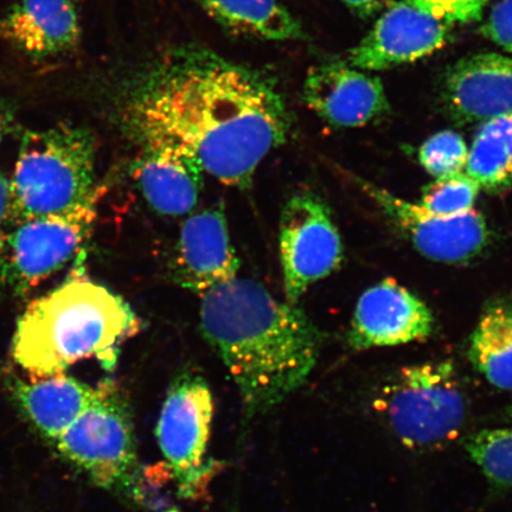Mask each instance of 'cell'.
<instances>
[{"label":"cell","instance_id":"cell-30","mask_svg":"<svg viewBox=\"0 0 512 512\" xmlns=\"http://www.w3.org/2000/svg\"><path fill=\"white\" fill-rule=\"evenodd\" d=\"M505 418H507L508 421L512 422V405H510L507 408V411H505Z\"/></svg>","mask_w":512,"mask_h":512},{"label":"cell","instance_id":"cell-23","mask_svg":"<svg viewBox=\"0 0 512 512\" xmlns=\"http://www.w3.org/2000/svg\"><path fill=\"white\" fill-rule=\"evenodd\" d=\"M480 185L470 176L459 174L438 178L422 192L419 206L441 216L469 213L475 207Z\"/></svg>","mask_w":512,"mask_h":512},{"label":"cell","instance_id":"cell-7","mask_svg":"<svg viewBox=\"0 0 512 512\" xmlns=\"http://www.w3.org/2000/svg\"><path fill=\"white\" fill-rule=\"evenodd\" d=\"M213 393L200 375H179L166 393L156 427L160 452L178 494L198 499L206 494L216 465L208 459Z\"/></svg>","mask_w":512,"mask_h":512},{"label":"cell","instance_id":"cell-2","mask_svg":"<svg viewBox=\"0 0 512 512\" xmlns=\"http://www.w3.org/2000/svg\"><path fill=\"white\" fill-rule=\"evenodd\" d=\"M201 330L249 415L271 411L309 379L322 336L296 305L238 277L202 294Z\"/></svg>","mask_w":512,"mask_h":512},{"label":"cell","instance_id":"cell-14","mask_svg":"<svg viewBox=\"0 0 512 512\" xmlns=\"http://www.w3.org/2000/svg\"><path fill=\"white\" fill-rule=\"evenodd\" d=\"M304 101L326 123L337 127L364 126L389 111L382 81L341 61L310 69L304 82Z\"/></svg>","mask_w":512,"mask_h":512},{"label":"cell","instance_id":"cell-21","mask_svg":"<svg viewBox=\"0 0 512 512\" xmlns=\"http://www.w3.org/2000/svg\"><path fill=\"white\" fill-rule=\"evenodd\" d=\"M465 170L480 188L499 190L512 184V114L484 121L469 149Z\"/></svg>","mask_w":512,"mask_h":512},{"label":"cell","instance_id":"cell-26","mask_svg":"<svg viewBox=\"0 0 512 512\" xmlns=\"http://www.w3.org/2000/svg\"><path fill=\"white\" fill-rule=\"evenodd\" d=\"M480 32L498 47L512 53V0H499Z\"/></svg>","mask_w":512,"mask_h":512},{"label":"cell","instance_id":"cell-22","mask_svg":"<svg viewBox=\"0 0 512 512\" xmlns=\"http://www.w3.org/2000/svg\"><path fill=\"white\" fill-rule=\"evenodd\" d=\"M460 444L492 488L512 489V427L471 433Z\"/></svg>","mask_w":512,"mask_h":512},{"label":"cell","instance_id":"cell-15","mask_svg":"<svg viewBox=\"0 0 512 512\" xmlns=\"http://www.w3.org/2000/svg\"><path fill=\"white\" fill-rule=\"evenodd\" d=\"M142 145L134 178L147 203L165 216H183L196 207L204 170L198 159L174 140L158 137L137 140Z\"/></svg>","mask_w":512,"mask_h":512},{"label":"cell","instance_id":"cell-3","mask_svg":"<svg viewBox=\"0 0 512 512\" xmlns=\"http://www.w3.org/2000/svg\"><path fill=\"white\" fill-rule=\"evenodd\" d=\"M139 330L140 320L123 298L76 275L24 311L12 356L31 377L66 373L88 358L112 367L121 344Z\"/></svg>","mask_w":512,"mask_h":512},{"label":"cell","instance_id":"cell-12","mask_svg":"<svg viewBox=\"0 0 512 512\" xmlns=\"http://www.w3.org/2000/svg\"><path fill=\"white\" fill-rule=\"evenodd\" d=\"M433 328L428 306L406 287L386 279L358 299L349 344L355 350L396 347L425 341Z\"/></svg>","mask_w":512,"mask_h":512},{"label":"cell","instance_id":"cell-13","mask_svg":"<svg viewBox=\"0 0 512 512\" xmlns=\"http://www.w3.org/2000/svg\"><path fill=\"white\" fill-rule=\"evenodd\" d=\"M171 265L176 283L201 296L238 277L240 261L222 207L198 211L184 221Z\"/></svg>","mask_w":512,"mask_h":512},{"label":"cell","instance_id":"cell-25","mask_svg":"<svg viewBox=\"0 0 512 512\" xmlns=\"http://www.w3.org/2000/svg\"><path fill=\"white\" fill-rule=\"evenodd\" d=\"M426 14L447 24L479 21L490 0H407Z\"/></svg>","mask_w":512,"mask_h":512},{"label":"cell","instance_id":"cell-9","mask_svg":"<svg viewBox=\"0 0 512 512\" xmlns=\"http://www.w3.org/2000/svg\"><path fill=\"white\" fill-rule=\"evenodd\" d=\"M279 251L287 303L299 299L343 259L341 235L330 210L310 192L294 195L281 214Z\"/></svg>","mask_w":512,"mask_h":512},{"label":"cell","instance_id":"cell-28","mask_svg":"<svg viewBox=\"0 0 512 512\" xmlns=\"http://www.w3.org/2000/svg\"><path fill=\"white\" fill-rule=\"evenodd\" d=\"M10 215V185L9 179L0 174V247L6 230L4 229L9 224Z\"/></svg>","mask_w":512,"mask_h":512},{"label":"cell","instance_id":"cell-6","mask_svg":"<svg viewBox=\"0 0 512 512\" xmlns=\"http://www.w3.org/2000/svg\"><path fill=\"white\" fill-rule=\"evenodd\" d=\"M374 409L400 443L413 451H435L463 434L469 399L451 361L396 371L383 384Z\"/></svg>","mask_w":512,"mask_h":512},{"label":"cell","instance_id":"cell-8","mask_svg":"<svg viewBox=\"0 0 512 512\" xmlns=\"http://www.w3.org/2000/svg\"><path fill=\"white\" fill-rule=\"evenodd\" d=\"M100 192L63 213L15 222L0 247V281L25 293L62 270L91 235Z\"/></svg>","mask_w":512,"mask_h":512},{"label":"cell","instance_id":"cell-20","mask_svg":"<svg viewBox=\"0 0 512 512\" xmlns=\"http://www.w3.org/2000/svg\"><path fill=\"white\" fill-rule=\"evenodd\" d=\"M467 358L491 386L512 390V304H496L480 317Z\"/></svg>","mask_w":512,"mask_h":512},{"label":"cell","instance_id":"cell-5","mask_svg":"<svg viewBox=\"0 0 512 512\" xmlns=\"http://www.w3.org/2000/svg\"><path fill=\"white\" fill-rule=\"evenodd\" d=\"M51 444L100 488L126 502L145 503L132 408L117 382L96 384L91 405Z\"/></svg>","mask_w":512,"mask_h":512},{"label":"cell","instance_id":"cell-11","mask_svg":"<svg viewBox=\"0 0 512 512\" xmlns=\"http://www.w3.org/2000/svg\"><path fill=\"white\" fill-rule=\"evenodd\" d=\"M450 24L407 2L388 6L373 29L350 51V66L380 72L411 63L444 47Z\"/></svg>","mask_w":512,"mask_h":512},{"label":"cell","instance_id":"cell-10","mask_svg":"<svg viewBox=\"0 0 512 512\" xmlns=\"http://www.w3.org/2000/svg\"><path fill=\"white\" fill-rule=\"evenodd\" d=\"M358 183L428 259L463 264L482 253L489 241L488 224L475 209L462 215L441 216L374 184Z\"/></svg>","mask_w":512,"mask_h":512},{"label":"cell","instance_id":"cell-18","mask_svg":"<svg viewBox=\"0 0 512 512\" xmlns=\"http://www.w3.org/2000/svg\"><path fill=\"white\" fill-rule=\"evenodd\" d=\"M96 386L66 373L17 381L14 396L32 425L50 443L91 405Z\"/></svg>","mask_w":512,"mask_h":512},{"label":"cell","instance_id":"cell-19","mask_svg":"<svg viewBox=\"0 0 512 512\" xmlns=\"http://www.w3.org/2000/svg\"><path fill=\"white\" fill-rule=\"evenodd\" d=\"M222 27L270 41L300 40L302 25L279 0H194Z\"/></svg>","mask_w":512,"mask_h":512},{"label":"cell","instance_id":"cell-17","mask_svg":"<svg viewBox=\"0 0 512 512\" xmlns=\"http://www.w3.org/2000/svg\"><path fill=\"white\" fill-rule=\"evenodd\" d=\"M0 40L42 60L78 46L81 25L72 0H21L0 17Z\"/></svg>","mask_w":512,"mask_h":512},{"label":"cell","instance_id":"cell-27","mask_svg":"<svg viewBox=\"0 0 512 512\" xmlns=\"http://www.w3.org/2000/svg\"><path fill=\"white\" fill-rule=\"evenodd\" d=\"M348 8L362 18L373 17L388 8L392 0H342Z\"/></svg>","mask_w":512,"mask_h":512},{"label":"cell","instance_id":"cell-16","mask_svg":"<svg viewBox=\"0 0 512 512\" xmlns=\"http://www.w3.org/2000/svg\"><path fill=\"white\" fill-rule=\"evenodd\" d=\"M441 95L447 113L460 123H484L512 114V57H464L448 69Z\"/></svg>","mask_w":512,"mask_h":512},{"label":"cell","instance_id":"cell-29","mask_svg":"<svg viewBox=\"0 0 512 512\" xmlns=\"http://www.w3.org/2000/svg\"><path fill=\"white\" fill-rule=\"evenodd\" d=\"M5 126H6V117L5 112L3 110V107L0 106V143H2V139L5 132Z\"/></svg>","mask_w":512,"mask_h":512},{"label":"cell","instance_id":"cell-24","mask_svg":"<svg viewBox=\"0 0 512 512\" xmlns=\"http://www.w3.org/2000/svg\"><path fill=\"white\" fill-rule=\"evenodd\" d=\"M469 156V147L460 134L441 131L433 134L420 147L419 160L428 174L435 178L462 172Z\"/></svg>","mask_w":512,"mask_h":512},{"label":"cell","instance_id":"cell-1","mask_svg":"<svg viewBox=\"0 0 512 512\" xmlns=\"http://www.w3.org/2000/svg\"><path fill=\"white\" fill-rule=\"evenodd\" d=\"M124 123L136 140L166 138L187 147L204 172L235 188L249 187L291 130L274 81L196 46L171 49L133 80Z\"/></svg>","mask_w":512,"mask_h":512},{"label":"cell","instance_id":"cell-31","mask_svg":"<svg viewBox=\"0 0 512 512\" xmlns=\"http://www.w3.org/2000/svg\"><path fill=\"white\" fill-rule=\"evenodd\" d=\"M163 512H185V511H182V510H179V509H176V508H171V509H168V510H164Z\"/></svg>","mask_w":512,"mask_h":512},{"label":"cell","instance_id":"cell-4","mask_svg":"<svg viewBox=\"0 0 512 512\" xmlns=\"http://www.w3.org/2000/svg\"><path fill=\"white\" fill-rule=\"evenodd\" d=\"M95 153L85 127L60 124L25 133L9 181V223L63 213L98 195Z\"/></svg>","mask_w":512,"mask_h":512}]
</instances>
